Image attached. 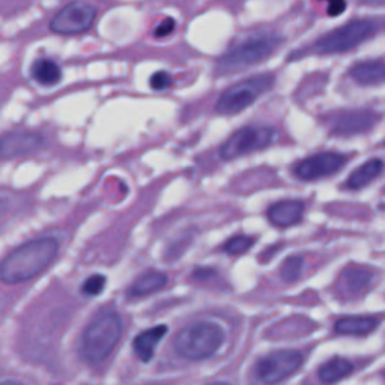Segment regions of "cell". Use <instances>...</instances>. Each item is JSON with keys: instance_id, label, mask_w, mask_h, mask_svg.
<instances>
[{"instance_id": "cell-2", "label": "cell", "mask_w": 385, "mask_h": 385, "mask_svg": "<svg viewBox=\"0 0 385 385\" xmlns=\"http://www.w3.org/2000/svg\"><path fill=\"white\" fill-rule=\"evenodd\" d=\"M122 335V322L113 311H101L83 331L80 355L88 364L96 366L113 352Z\"/></svg>"}, {"instance_id": "cell-23", "label": "cell", "mask_w": 385, "mask_h": 385, "mask_svg": "<svg viewBox=\"0 0 385 385\" xmlns=\"http://www.w3.org/2000/svg\"><path fill=\"white\" fill-rule=\"evenodd\" d=\"M253 246H255V239L253 238L246 235H236L226 241L223 250L229 253V255H243V253H246Z\"/></svg>"}, {"instance_id": "cell-22", "label": "cell", "mask_w": 385, "mask_h": 385, "mask_svg": "<svg viewBox=\"0 0 385 385\" xmlns=\"http://www.w3.org/2000/svg\"><path fill=\"white\" fill-rule=\"evenodd\" d=\"M303 268H304V259L299 256H292L285 260L283 267L280 270L282 279L285 282H297L301 274H303Z\"/></svg>"}, {"instance_id": "cell-27", "label": "cell", "mask_w": 385, "mask_h": 385, "mask_svg": "<svg viewBox=\"0 0 385 385\" xmlns=\"http://www.w3.org/2000/svg\"><path fill=\"white\" fill-rule=\"evenodd\" d=\"M328 2V16L337 17L346 11V0H325Z\"/></svg>"}, {"instance_id": "cell-18", "label": "cell", "mask_w": 385, "mask_h": 385, "mask_svg": "<svg viewBox=\"0 0 385 385\" xmlns=\"http://www.w3.org/2000/svg\"><path fill=\"white\" fill-rule=\"evenodd\" d=\"M384 60H369V62H361L352 67L349 71L351 77L364 86H370V84H381L384 81Z\"/></svg>"}, {"instance_id": "cell-5", "label": "cell", "mask_w": 385, "mask_h": 385, "mask_svg": "<svg viewBox=\"0 0 385 385\" xmlns=\"http://www.w3.org/2000/svg\"><path fill=\"white\" fill-rule=\"evenodd\" d=\"M379 26L377 21L372 20H354L345 26L334 29L327 33L315 44L313 52L321 54H333V53H345L352 50L361 42L372 38L378 32Z\"/></svg>"}, {"instance_id": "cell-20", "label": "cell", "mask_w": 385, "mask_h": 385, "mask_svg": "<svg viewBox=\"0 0 385 385\" xmlns=\"http://www.w3.org/2000/svg\"><path fill=\"white\" fill-rule=\"evenodd\" d=\"M382 167H384L382 160H379V159L369 160L367 163L360 166L351 175H349V178L346 180V185L351 190H360V188L369 185L373 179H377L381 175Z\"/></svg>"}, {"instance_id": "cell-11", "label": "cell", "mask_w": 385, "mask_h": 385, "mask_svg": "<svg viewBox=\"0 0 385 385\" xmlns=\"http://www.w3.org/2000/svg\"><path fill=\"white\" fill-rule=\"evenodd\" d=\"M346 159L335 152H321L309 156L295 167V175L303 180H316L335 173Z\"/></svg>"}, {"instance_id": "cell-24", "label": "cell", "mask_w": 385, "mask_h": 385, "mask_svg": "<svg viewBox=\"0 0 385 385\" xmlns=\"http://www.w3.org/2000/svg\"><path fill=\"white\" fill-rule=\"evenodd\" d=\"M105 277L103 274H93L81 285V292L88 297H96L103 292L105 286Z\"/></svg>"}, {"instance_id": "cell-3", "label": "cell", "mask_w": 385, "mask_h": 385, "mask_svg": "<svg viewBox=\"0 0 385 385\" xmlns=\"http://www.w3.org/2000/svg\"><path fill=\"white\" fill-rule=\"evenodd\" d=\"M282 40L274 33H256L239 41L219 59L217 72L219 74H232L239 69H246L251 65L262 62L274 53Z\"/></svg>"}, {"instance_id": "cell-19", "label": "cell", "mask_w": 385, "mask_h": 385, "mask_svg": "<svg viewBox=\"0 0 385 385\" xmlns=\"http://www.w3.org/2000/svg\"><path fill=\"white\" fill-rule=\"evenodd\" d=\"M32 79L41 86H54L62 80V69L52 59L41 57L30 68Z\"/></svg>"}, {"instance_id": "cell-16", "label": "cell", "mask_w": 385, "mask_h": 385, "mask_svg": "<svg viewBox=\"0 0 385 385\" xmlns=\"http://www.w3.org/2000/svg\"><path fill=\"white\" fill-rule=\"evenodd\" d=\"M167 283V275L161 271L156 270H148L143 274H140L130 287H128V297L131 298H140L146 297L149 294H154L160 291Z\"/></svg>"}, {"instance_id": "cell-26", "label": "cell", "mask_w": 385, "mask_h": 385, "mask_svg": "<svg viewBox=\"0 0 385 385\" xmlns=\"http://www.w3.org/2000/svg\"><path fill=\"white\" fill-rule=\"evenodd\" d=\"M175 26H176V21L171 17H167L156 24L154 29V35L156 36V38H164V36L171 35L175 30Z\"/></svg>"}, {"instance_id": "cell-9", "label": "cell", "mask_w": 385, "mask_h": 385, "mask_svg": "<svg viewBox=\"0 0 385 385\" xmlns=\"http://www.w3.org/2000/svg\"><path fill=\"white\" fill-rule=\"evenodd\" d=\"M96 9L83 2H72L60 9L50 21V30L57 35H79L92 28Z\"/></svg>"}, {"instance_id": "cell-14", "label": "cell", "mask_w": 385, "mask_h": 385, "mask_svg": "<svg viewBox=\"0 0 385 385\" xmlns=\"http://www.w3.org/2000/svg\"><path fill=\"white\" fill-rule=\"evenodd\" d=\"M304 203L301 200H282L268 209V219L277 227H289L301 222Z\"/></svg>"}, {"instance_id": "cell-17", "label": "cell", "mask_w": 385, "mask_h": 385, "mask_svg": "<svg viewBox=\"0 0 385 385\" xmlns=\"http://www.w3.org/2000/svg\"><path fill=\"white\" fill-rule=\"evenodd\" d=\"M378 318L373 316H346L334 323V331L342 335H366L377 330Z\"/></svg>"}, {"instance_id": "cell-4", "label": "cell", "mask_w": 385, "mask_h": 385, "mask_svg": "<svg viewBox=\"0 0 385 385\" xmlns=\"http://www.w3.org/2000/svg\"><path fill=\"white\" fill-rule=\"evenodd\" d=\"M224 342V331L212 322H195L180 330L173 339L175 352L185 360L199 361L212 357Z\"/></svg>"}, {"instance_id": "cell-8", "label": "cell", "mask_w": 385, "mask_h": 385, "mask_svg": "<svg viewBox=\"0 0 385 385\" xmlns=\"http://www.w3.org/2000/svg\"><path fill=\"white\" fill-rule=\"evenodd\" d=\"M274 139V130L270 127H244L229 137L220 148L223 160H234L238 156L267 148Z\"/></svg>"}, {"instance_id": "cell-6", "label": "cell", "mask_w": 385, "mask_h": 385, "mask_svg": "<svg viewBox=\"0 0 385 385\" xmlns=\"http://www.w3.org/2000/svg\"><path fill=\"white\" fill-rule=\"evenodd\" d=\"M274 83L272 76H256L234 84L223 92L215 104V110L220 115H235L246 110L259 96L267 92Z\"/></svg>"}, {"instance_id": "cell-21", "label": "cell", "mask_w": 385, "mask_h": 385, "mask_svg": "<svg viewBox=\"0 0 385 385\" xmlns=\"http://www.w3.org/2000/svg\"><path fill=\"white\" fill-rule=\"evenodd\" d=\"M354 370V364L345 358H333L319 369V379L325 384H333L349 377Z\"/></svg>"}, {"instance_id": "cell-10", "label": "cell", "mask_w": 385, "mask_h": 385, "mask_svg": "<svg viewBox=\"0 0 385 385\" xmlns=\"http://www.w3.org/2000/svg\"><path fill=\"white\" fill-rule=\"evenodd\" d=\"M45 146L42 136L30 131H14L0 134V160H14L32 155Z\"/></svg>"}, {"instance_id": "cell-1", "label": "cell", "mask_w": 385, "mask_h": 385, "mask_svg": "<svg viewBox=\"0 0 385 385\" xmlns=\"http://www.w3.org/2000/svg\"><path fill=\"white\" fill-rule=\"evenodd\" d=\"M59 253L54 236H40L26 241L0 262V282L16 286L30 282L44 272Z\"/></svg>"}, {"instance_id": "cell-25", "label": "cell", "mask_w": 385, "mask_h": 385, "mask_svg": "<svg viewBox=\"0 0 385 385\" xmlns=\"http://www.w3.org/2000/svg\"><path fill=\"white\" fill-rule=\"evenodd\" d=\"M172 84V77L168 72L166 71H159L151 77V88L154 91H166L167 88H171Z\"/></svg>"}, {"instance_id": "cell-7", "label": "cell", "mask_w": 385, "mask_h": 385, "mask_svg": "<svg viewBox=\"0 0 385 385\" xmlns=\"http://www.w3.org/2000/svg\"><path fill=\"white\" fill-rule=\"evenodd\" d=\"M303 366V355L298 351L283 349L262 357L253 369L256 381L265 384H275L292 377Z\"/></svg>"}, {"instance_id": "cell-13", "label": "cell", "mask_w": 385, "mask_h": 385, "mask_svg": "<svg viewBox=\"0 0 385 385\" xmlns=\"http://www.w3.org/2000/svg\"><path fill=\"white\" fill-rule=\"evenodd\" d=\"M373 279H375V272H373L370 268L351 265V267H347L342 272L339 287L349 298L360 297L372 286Z\"/></svg>"}, {"instance_id": "cell-15", "label": "cell", "mask_w": 385, "mask_h": 385, "mask_svg": "<svg viewBox=\"0 0 385 385\" xmlns=\"http://www.w3.org/2000/svg\"><path fill=\"white\" fill-rule=\"evenodd\" d=\"M166 333H167L166 325H156V327L140 333L134 339V342H132V349H134L137 358L143 361V363H149L154 357L156 345L163 340Z\"/></svg>"}, {"instance_id": "cell-12", "label": "cell", "mask_w": 385, "mask_h": 385, "mask_svg": "<svg viewBox=\"0 0 385 385\" xmlns=\"http://www.w3.org/2000/svg\"><path fill=\"white\" fill-rule=\"evenodd\" d=\"M373 124H375V113L366 110L343 112L335 116V119L333 120L331 130L335 134L349 136L367 131Z\"/></svg>"}]
</instances>
